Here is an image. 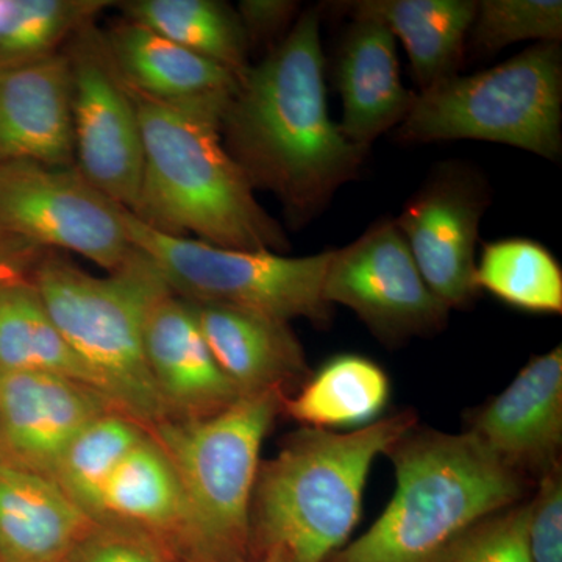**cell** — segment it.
Masks as SVG:
<instances>
[{"mask_svg": "<svg viewBox=\"0 0 562 562\" xmlns=\"http://www.w3.org/2000/svg\"><path fill=\"white\" fill-rule=\"evenodd\" d=\"M324 299L347 306L391 346L441 331L450 312L425 283L394 220L376 221L349 246L331 250Z\"/></svg>", "mask_w": 562, "mask_h": 562, "instance_id": "8fae6325", "label": "cell"}, {"mask_svg": "<svg viewBox=\"0 0 562 562\" xmlns=\"http://www.w3.org/2000/svg\"><path fill=\"white\" fill-rule=\"evenodd\" d=\"M128 236L160 269L173 294L192 303H216L283 322L305 317L317 327L331 321L324 279L331 250L288 257L269 250H236L191 238H172L125 211Z\"/></svg>", "mask_w": 562, "mask_h": 562, "instance_id": "ba28073f", "label": "cell"}, {"mask_svg": "<svg viewBox=\"0 0 562 562\" xmlns=\"http://www.w3.org/2000/svg\"><path fill=\"white\" fill-rule=\"evenodd\" d=\"M125 211L76 166H0V231L46 250L81 255L106 273L122 268L136 250Z\"/></svg>", "mask_w": 562, "mask_h": 562, "instance_id": "9c48e42d", "label": "cell"}, {"mask_svg": "<svg viewBox=\"0 0 562 562\" xmlns=\"http://www.w3.org/2000/svg\"><path fill=\"white\" fill-rule=\"evenodd\" d=\"M284 391L236 398L199 419H168L150 428L179 479L187 508L181 561L246 560L260 453L281 413Z\"/></svg>", "mask_w": 562, "mask_h": 562, "instance_id": "8992f818", "label": "cell"}, {"mask_svg": "<svg viewBox=\"0 0 562 562\" xmlns=\"http://www.w3.org/2000/svg\"><path fill=\"white\" fill-rule=\"evenodd\" d=\"M32 281L111 405L147 430L168 420L144 347L150 306L171 291L155 262L136 249L117 271L98 277L49 250Z\"/></svg>", "mask_w": 562, "mask_h": 562, "instance_id": "5b68a950", "label": "cell"}, {"mask_svg": "<svg viewBox=\"0 0 562 562\" xmlns=\"http://www.w3.org/2000/svg\"><path fill=\"white\" fill-rule=\"evenodd\" d=\"M402 143L479 139L560 160L562 50L536 43L494 68L450 77L417 92L397 127Z\"/></svg>", "mask_w": 562, "mask_h": 562, "instance_id": "52a82bcc", "label": "cell"}, {"mask_svg": "<svg viewBox=\"0 0 562 562\" xmlns=\"http://www.w3.org/2000/svg\"><path fill=\"white\" fill-rule=\"evenodd\" d=\"M250 52L268 46L271 50L290 33L301 16V3L291 0H243L236 7Z\"/></svg>", "mask_w": 562, "mask_h": 562, "instance_id": "d6a6232c", "label": "cell"}, {"mask_svg": "<svg viewBox=\"0 0 562 562\" xmlns=\"http://www.w3.org/2000/svg\"><path fill=\"white\" fill-rule=\"evenodd\" d=\"M128 91L138 110L144 146L133 216L172 238L286 255V233L257 201L249 179L222 140V114L231 99L179 106Z\"/></svg>", "mask_w": 562, "mask_h": 562, "instance_id": "7a4b0ae2", "label": "cell"}, {"mask_svg": "<svg viewBox=\"0 0 562 562\" xmlns=\"http://www.w3.org/2000/svg\"><path fill=\"white\" fill-rule=\"evenodd\" d=\"M490 201L482 172L442 162L394 220L425 283L449 310L468 308L479 295L476 244Z\"/></svg>", "mask_w": 562, "mask_h": 562, "instance_id": "7c38bea8", "label": "cell"}, {"mask_svg": "<svg viewBox=\"0 0 562 562\" xmlns=\"http://www.w3.org/2000/svg\"><path fill=\"white\" fill-rule=\"evenodd\" d=\"M147 431L125 414H105L66 447L50 476L81 512L98 520L111 473Z\"/></svg>", "mask_w": 562, "mask_h": 562, "instance_id": "83f0119b", "label": "cell"}, {"mask_svg": "<svg viewBox=\"0 0 562 562\" xmlns=\"http://www.w3.org/2000/svg\"><path fill=\"white\" fill-rule=\"evenodd\" d=\"M416 425V414L402 412L350 432H294L258 469L250 539L291 562L330 560L360 520L373 461Z\"/></svg>", "mask_w": 562, "mask_h": 562, "instance_id": "277c9868", "label": "cell"}, {"mask_svg": "<svg viewBox=\"0 0 562 562\" xmlns=\"http://www.w3.org/2000/svg\"><path fill=\"white\" fill-rule=\"evenodd\" d=\"M144 347L168 419L213 416L241 397L214 360L191 303L172 291L150 306Z\"/></svg>", "mask_w": 562, "mask_h": 562, "instance_id": "9a60e30c", "label": "cell"}, {"mask_svg": "<svg viewBox=\"0 0 562 562\" xmlns=\"http://www.w3.org/2000/svg\"><path fill=\"white\" fill-rule=\"evenodd\" d=\"M76 166L72 80L65 52L0 70V166Z\"/></svg>", "mask_w": 562, "mask_h": 562, "instance_id": "2e32d148", "label": "cell"}, {"mask_svg": "<svg viewBox=\"0 0 562 562\" xmlns=\"http://www.w3.org/2000/svg\"><path fill=\"white\" fill-rule=\"evenodd\" d=\"M111 412L109 398L79 380L0 373V450L47 475L79 432Z\"/></svg>", "mask_w": 562, "mask_h": 562, "instance_id": "4fadbf2b", "label": "cell"}, {"mask_svg": "<svg viewBox=\"0 0 562 562\" xmlns=\"http://www.w3.org/2000/svg\"><path fill=\"white\" fill-rule=\"evenodd\" d=\"M121 79L131 90L169 103L192 106L227 102L239 77L136 22L120 18L103 31Z\"/></svg>", "mask_w": 562, "mask_h": 562, "instance_id": "d6986e66", "label": "cell"}, {"mask_svg": "<svg viewBox=\"0 0 562 562\" xmlns=\"http://www.w3.org/2000/svg\"><path fill=\"white\" fill-rule=\"evenodd\" d=\"M91 524L50 475L0 450V562H63Z\"/></svg>", "mask_w": 562, "mask_h": 562, "instance_id": "ac0fdd59", "label": "cell"}, {"mask_svg": "<svg viewBox=\"0 0 562 562\" xmlns=\"http://www.w3.org/2000/svg\"><path fill=\"white\" fill-rule=\"evenodd\" d=\"M530 503L480 520L427 562H532L528 547Z\"/></svg>", "mask_w": 562, "mask_h": 562, "instance_id": "f546056e", "label": "cell"}, {"mask_svg": "<svg viewBox=\"0 0 562 562\" xmlns=\"http://www.w3.org/2000/svg\"><path fill=\"white\" fill-rule=\"evenodd\" d=\"M183 562H291L290 558L286 557L280 550H266L261 557L255 561L239 560V561H214V560H188Z\"/></svg>", "mask_w": 562, "mask_h": 562, "instance_id": "e575fe53", "label": "cell"}, {"mask_svg": "<svg viewBox=\"0 0 562 562\" xmlns=\"http://www.w3.org/2000/svg\"><path fill=\"white\" fill-rule=\"evenodd\" d=\"M121 16L241 77L250 46L236 9L220 0H125Z\"/></svg>", "mask_w": 562, "mask_h": 562, "instance_id": "cb8c5ba5", "label": "cell"}, {"mask_svg": "<svg viewBox=\"0 0 562 562\" xmlns=\"http://www.w3.org/2000/svg\"><path fill=\"white\" fill-rule=\"evenodd\" d=\"M351 20L336 65L342 102L338 125L353 146L369 154L380 136L405 121L417 92L403 85L397 40L392 33L369 18Z\"/></svg>", "mask_w": 562, "mask_h": 562, "instance_id": "e0dca14e", "label": "cell"}, {"mask_svg": "<svg viewBox=\"0 0 562 562\" xmlns=\"http://www.w3.org/2000/svg\"><path fill=\"white\" fill-rule=\"evenodd\" d=\"M391 383L376 362L339 355L306 380L294 397L283 395L281 413L306 428L366 427L390 401Z\"/></svg>", "mask_w": 562, "mask_h": 562, "instance_id": "603a6c76", "label": "cell"}, {"mask_svg": "<svg viewBox=\"0 0 562 562\" xmlns=\"http://www.w3.org/2000/svg\"><path fill=\"white\" fill-rule=\"evenodd\" d=\"M191 303L203 338L222 372L241 395L284 391L308 373L290 322L216 303Z\"/></svg>", "mask_w": 562, "mask_h": 562, "instance_id": "ffe728a7", "label": "cell"}, {"mask_svg": "<svg viewBox=\"0 0 562 562\" xmlns=\"http://www.w3.org/2000/svg\"><path fill=\"white\" fill-rule=\"evenodd\" d=\"M528 547L532 562H562V472L554 465L530 502Z\"/></svg>", "mask_w": 562, "mask_h": 562, "instance_id": "1f68e13d", "label": "cell"}, {"mask_svg": "<svg viewBox=\"0 0 562 562\" xmlns=\"http://www.w3.org/2000/svg\"><path fill=\"white\" fill-rule=\"evenodd\" d=\"M469 431L520 475L542 479L560 464L562 347L528 361L509 386L476 413Z\"/></svg>", "mask_w": 562, "mask_h": 562, "instance_id": "5bb4252c", "label": "cell"}, {"mask_svg": "<svg viewBox=\"0 0 562 562\" xmlns=\"http://www.w3.org/2000/svg\"><path fill=\"white\" fill-rule=\"evenodd\" d=\"M99 519L120 520L150 532L173 558L183 560L187 550L183 492L168 454L150 431L111 473L103 487Z\"/></svg>", "mask_w": 562, "mask_h": 562, "instance_id": "7402d4cb", "label": "cell"}, {"mask_svg": "<svg viewBox=\"0 0 562 562\" xmlns=\"http://www.w3.org/2000/svg\"><path fill=\"white\" fill-rule=\"evenodd\" d=\"M221 135L254 190L281 203L291 228L316 220L357 179L368 151L328 113L319 10L302 11L290 33L239 77Z\"/></svg>", "mask_w": 562, "mask_h": 562, "instance_id": "6da1fadb", "label": "cell"}, {"mask_svg": "<svg viewBox=\"0 0 562 562\" xmlns=\"http://www.w3.org/2000/svg\"><path fill=\"white\" fill-rule=\"evenodd\" d=\"M351 18L383 24L408 52L419 92L458 76L475 20L473 0H358Z\"/></svg>", "mask_w": 562, "mask_h": 562, "instance_id": "44dd1931", "label": "cell"}, {"mask_svg": "<svg viewBox=\"0 0 562 562\" xmlns=\"http://www.w3.org/2000/svg\"><path fill=\"white\" fill-rule=\"evenodd\" d=\"M47 251L21 236L0 231V288L32 280Z\"/></svg>", "mask_w": 562, "mask_h": 562, "instance_id": "836d02e7", "label": "cell"}, {"mask_svg": "<svg viewBox=\"0 0 562 562\" xmlns=\"http://www.w3.org/2000/svg\"><path fill=\"white\" fill-rule=\"evenodd\" d=\"M20 372L57 373L95 387L32 280L0 288V373Z\"/></svg>", "mask_w": 562, "mask_h": 562, "instance_id": "d4e9b609", "label": "cell"}, {"mask_svg": "<svg viewBox=\"0 0 562 562\" xmlns=\"http://www.w3.org/2000/svg\"><path fill=\"white\" fill-rule=\"evenodd\" d=\"M394 495L357 541L327 562H427L480 520L512 508L524 475L503 464L471 431L406 432L386 452Z\"/></svg>", "mask_w": 562, "mask_h": 562, "instance_id": "3957f363", "label": "cell"}, {"mask_svg": "<svg viewBox=\"0 0 562 562\" xmlns=\"http://www.w3.org/2000/svg\"><path fill=\"white\" fill-rule=\"evenodd\" d=\"M475 284L498 301L530 313H562V271L552 251L525 238L484 244Z\"/></svg>", "mask_w": 562, "mask_h": 562, "instance_id": "484cf974", "label": "cell"}, {"mask_svg": "<svg viewBox=\"0 0 562 562\" xmlns=\"http://www.w3.org/2000/svg\"><path fill=\"white\" fill-rule=\"evenodd\" d=\"M172 553L150 532L113 519L92 520L63 562H171Z\"/></svg>", "mask_w": 562, "mask_h": 562, "instance_id": "4dcf8cb0", "label": "cell"}, {"mask_svg": "<svg viewBox=\"0 0 562 562\" xmlns=\"http://www.w3.org/2000/svg\"><path fill=\"white\" fill-rule=\"evenodd\" d=\"M63 52L72 80L76 168L106 198L132 211L144 165L135 101L111 60L98 22L85 25Z\"/></svg>", "mask_w": 562, "mask_h": 562, "instance_id": "30bf717a", "label": "cell"}, {"mask_svg": "<svg viewBox=\"0 0 562 562\" xmlns=\"http://www.w3.org/2000/svg\"><path fill=\"white\" fill-rule=\"evenodd\" d=\"M473 47L495 54L522 41L561 43V0H482L469 32Z\"/></svg>", "mask_w": 562, "mask_h": 562, "instance_id": "f1b7e54d", "label": "cell"}, {"mask_svg": "<svg viewBox=\"0 0 562 562\" xmlns=\"http://www.w3.org/2000/svg\"><path fill=\"white\" fill-rule=\"evenodd\" d=\"M114 5L113 0H0V70L58 54Z\"/></svg>", "mask_w": 562, "mask_h": 562, "instance_id": "4316f807", "label": "cell"}]
</instances>
